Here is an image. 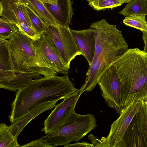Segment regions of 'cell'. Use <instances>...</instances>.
<instances>
[{"label": "cell", "mask_w": 147, "mask_h": 147, "mask_svg": "<svg viewBox=\"0 0 147 147\" xmlns=\"http://www.w3.org/2000/svg\"><path fill=\"white\" fill-rule=\"evenodd\" d=\"M79 48L90 65L93 59L95 48V40L93 29L81 30L70 29Z\"/></svg>", "instance_id": "cell-12"}, {"label": "cell", "mask_w": 147, "mask_h": 147, "mask_svg": "<svg viewBox=\"0 0 147 147\" xmlns=\"http://www.w3.org/2000/svg\"><path fill=\"white\" fill-rule=\"evenodd\" d=\"M16 26L22 32L33 40H37L40 37L41 35L38 33L33 28L24 23H21Z\"/></svg>", "instance_id": "cell-26"}, {"label": "cell", "mask_w": 147, "mask_h": 147, "mask_svg": "<svg viewBox=\"0 0 147 147\" xmlns=\"http://www.w3.org/2000/svg\"><path fill=\"white\" fill-rule=\"evenodd\" d=\"M71 0H57L56 3H42L59 25L69 27L74 14Z\"/></svg>", "instance_id": "cell-13"}, {"label": "cell", "mask_w": 147, "mask_h": 147, "mask_svg": "<svg viewBox=\"0 0 147 147\" xmlns=\"http://www.w3.org/2000/svg\"><path fill=\"white\" fill-rule=\"evenodd\" d=\"M26 6L32 27L39 34H42L46 31L47 25L38 16Z\"/></svg>", "instance_id": "cell-25"}, {"label": "cell", "mask_w": 147, "mask_h": 147, "mask_svg": "<svg viewBox=\"0 0 147 147\" xmlns=\"http://www.w3.org/2000/svg\"><path fill=\"white\" fill-rule=\"evenodd\" d=\"M30 82V78L27 72L0 69V88L16 91Z\"/></svg>", "instance_id": "cell-14"}, {"label": "cell", "mask_w": 147, "mask_h": 147, "mask_svg": "<svg viewBox=\"0 0 147 147\" xmlns=\"http://www.w3.org/2000/svg\"><path fill=\"white\" fill-rule=\"evenodd\" d=\"M87 1L88 2L89 1H91L92 0H84ZM132 0H124L125 1V3H127Z\"/></svg>", "instance_id": "cell-33"}, {"label": "cell", "mask_w": 147, "mask_h": 147, "mask_svg": "<svg viewBox=\"0 0 147 147\" xmlns=\"http://www.w3.org/2000/svg\"><path fill=\"white\" fill-rule=\"evenodd\" d=\"M33 43L42 57L58 74H68V69L55 47L43 34Z\"/></svg>", "instance_id": "cell-11"}, {"label": "cell", "mask_w": 147, "mask_h": 147, "mask_svg": "<svg viewBox=\"0 0 147 147\" xmlns=\"http://www.w3.org/2000/svg\"><path fill=\"white\" fill-rule=\"evenodd\" d=\"M7 44L12 70L30 71L43 77L58 74L42 57L34 45L33 40L17 27L16 31L7 39Z\"/></svg>", "instance_id": "cell-4"}, {"label": "cell", "mask_w": 147, "mask_h": 147, "mask_svg": "<svg viewBox=\"0 0 147 147\" xmlns=\"http://www.w3.org/2000/svg\"><path fill=\"white\" fill-rule=\"evenodd\" d=\"M118 12L125 17L134 15H147V0H132Z\"/></svg>", "instance_id": "cell-17"}, {"label": "cell", "mask_w": 147, "mask_h": 147, "mask_svg": "<svg viewBox=\"0 0 147 147\" xmlns=\"http://www.w3.org/2000/svg\"><path fill=\"white\" fill-rule=\"evenodd\" d=\"M89 139L92 142V144L94 147H105V145L102 140L97 139L93 134H90L88 136Z\"/></svg>", "instance_id": "cell-28"}, {"label": "cell", "mask_w": 147, "mask_h": 147, "mask_svg": "<svg viewBox=\"0 0 147 147\" xmlns=\"http://www.w3.org/2000/svg\"><path fill=\"white\" fill-rule=\"evenodd\" d=\"M3 11L1 16L16 25L15 13L20 3V0H0Z\"/></svg>", "instance_id": "cell-19"}, {"label": "cell", "mask_w": 147, "mask_h": 147, "mask_svg": "<svg viewBox=\"0 0 147 147\" xmlns=\"http://www.w3.org/2000/svg\"><path fill=\"white\" fill-rule=\"evenodd\" d=\"M78 89L68 76L56 75L34 79L16 91L9 116L11 123L42 104L64 99Z\"/></svg>", "instance_id": "cell-1"}, {"label": "cell", "mask_w": 147, "mask_h": 147, "mask_svg": "<svg viewBox=\"0 0 147 147\" xmlns=\"http://www.w3.org/2000/svg\"><path fill=\"white\" fill-rule=\"evenodd\" d=\"M97 84L107 104L120 115L122 111L121 86L113 63L101 75Z\"/></svg>", "instance_id": "cell-8"}, {"label": "cell", "mask_w": 147, "mask_h": 147, "mask_svg": "<svg viewBox=\"0 0 147 147\" xmlns=\"http://www.w3.org/2000/svg\"><path fill=\"white\" fill-rule=\"evenodd\" d=\"M1 17H0V36L7 40L16 31L17 27L14 24Z\"/></svg>", "instance_id": "cell-24"}, {"label": "cell", "mask_w": 147, "mask_h": 147, "mask_svg": "<svg viewBox=\"0 0 147 147\" xmlns=\"http://www.w3.org/2000/svg\"><path fill=\"white\" fill-rule=\"evenodd\" d=\"M19 147H52L50 145L42 141L39 138L33 140L26 144L20 146Z\"/></svg>", "instance_id": "cell-27"}, {"label": "cell", "mask_w": 147, "mask_h": 147, "mask_svg": "<svg viewBox=\"0 0 147 147\" xmlns=\"http://www.w3.org/2000/svg\"><path fill=\"white\" fill-rule=\"evenodd\" d=\"M42 3L54 4L57 3V0H37Z\"/></svg>", "instance_id": "cell-31"}, {"label": "cell", "mask_w": 147, "mask_h": 147, "mask_svg": "<svg viewBox=\"0 0 147 147\" xmlns=\"http://www.w3.org/2000/svg\"><path fill=\"white\" fill-rule=\"evenodd\" d=\"M123 22L125 25L138 30L143 32H147V22L146 16L134 15L125 17Z\"/></svg>", "instance_id": "cell-20"}, {"label": "cell", "mask_w": 147, "mask_h": 147, "mask_svg": "<svg viewBox=\"0 0 147 147\" xmlns=\"http://www.w3.org/2000/svg\"><path fill=\"white\" fill-rule=\"evenodd\" d=\"M68 26L47 25L42 34L49 40L59 54L69 70L70 63L77 56L83 53Z\"/></svg>", "instance_id": "cell-6"}, {"label": "cell", "mask_w": 147, "mask_h": 147, "mask_svg": "<svg viewBox=\"0 0 147 147\" xmlns=\"http://www.w3.org/2000/svg\"><path fill=\"white\" fill-rule=\"evenodd\" d=\"M20 3H24L35 13L47 25L59 26L42 3L37 0H20Z\"/></svg>", "instance_id": "cell-16"}, {"label": "cell", "mask_w": 147, "mask_h": 147, "mask_svg": "<svg viewBox=\"0 0 147 147\" xmlns=\"http://www.w3.org/2000/svg\"><path fill=\"white\" fill-rule=\"evenodd\" d=\"M3 11L2 6L0 3V17L1 16Z\"/></svg>", "instance_id": "cell-32"}, {"label": "cell", "mask_w": 147, "mask_h": 147, "mask_svg": "<svg viewBox=\"0 0 147 147\" xmlns=\"http://www.w3.org/2000/svg\"><path fill=\"white\" fill-rule=\"evenodd\" d=\"M142 37L144 44L143 51L147 52V32H143Z\"/></svg>", "instance_id": "cell-30"}, {"label": "cell", "mask_w": 147, "mask_h": 147, "mask_svg": "<svg viewBox=\"0 0 147 147\" xmlns=\"http://www.w3.org/2000/svg\"><path fill=\"white\" fill-rule=\"evenodd\" d=\"M57 101L49 102L40 105L11 123L9 127L13 134L18 136L26 125L44 112L52 109Z\"/></svg>", "instance_id": "cell-15"}, {"label": "cell", "mask_w": 147, "mask_h": 147, "mask_svg": "<svg viewBox=\"0 0 147 147\" xmlns=\"http://www.w3.org/2000/svg\"><path fill=\"white\" fill-rule=\"evenodd\" d=\"M18 138L12 133L5 123L0 124V147H18Z\"/></svg>", "instance_id": "cell-18"}, {"label": "cell", "mask_w": 147, "mask_h": 147, "mask_svg": "<svg viewBox=\"0 0 147 147\" xmlns=\"http://www.w3.org/2000/svg\"><path fill=\"white\" fill-rule=\"evenodd\" d=\"M113 63L121 86L122 111L135 101H147V52L128 49Z\"/></svg>", "instance_id": "cell-3"}, {"label": "cell", "mask_w": 147, "mask_h": 147, "mask_svg": "<svg viewBox=\"0 0 147 147\" xmlns=\"http://www.w3.org/2000/svg\"><path fill=\"white\" fill-rule=\"evenodd\" d=\"M93 147L92 144L85 142H83L81 143L77 141V142L72 144H69L67 145L65 147Z\"/></svg>", "instance_id": "cell-29"}, {"label": "cell", "mask_w": 147, "mask_h": 147, "mask_svg": "<svg viewBox=\"0 0 147 147\" xmlns=\"http://www.w3.org/2000/svg\"><path fill=\"white\" fill-rule=\"evenodd\" d=\"M142 101L137 100L132 103L122 111L119 118L113 123L108 136L101 139L106 147H116L132 118L138 111Z\"/></svg>", "instance_id": "cell-10"}, {"label": "cell", "mask_w": 147, "mask_h": 147, "mask_svg": "<svg viewBox=\"0 0 147 147\" xmlns=\"http://www.w3.org/2000/svg\"><path fill=\"white\" fill-rule=\"evenodd\" d=\"M116 147H147V101H143Z\"/></svg>", "instance_id": "cell-7"}, {"label": "cell", "mask_w": 147, "mask_h": 147, "mask_svg": "<svg viewBox=\"0 0 147 147\" xmlns=\"http://www.w3.org/2000/svg\"><path fill=\"white\" fill-rule=\"evenodd\" d=\"M90 28L94 30L95 48L85 82L80 88L82 93L92 91L106 69L128 49L122 31L116 25L110 24L103 18L92 23Z\"/></svg>", "instance_id": "cell-2"}, {"label": "cell", "mask_w": 147, "mask_h": 147, "mask_svg": "<svg viewBox=\"0 0 147 147\" xmlns=\"http://www.w3.org/2000/svg\"><path fill=\"white\" fill-rule=\"evenodd\" d=\"M15 16L16 22V26L23 23L33 28L26 6L24 3H21L18 6L15 13Z\"/></svg>", "instance_id": "cell-23"}, {"label": "cell", "mask_w": 147, "mask_h": 147, "mask_svg": "<svg viewBox=\"0 0 147 147\" xmlns=\"http://www.w3.org/2000/svg\"><path fill=\"white\" fill-rule=\"evenodd\" d=\"M94 115H82L74 110L65 122L53 131L39 139L52 147L65 146L72 141L77 142L97 126Z\"/></svg>", "instance_id": "cell-5"}, {"label": "cell", "mask_w": 147, "mask_h": 147, "mask_svg": "<svg viewBox=\"0 0 147 147\" xmlns=\"http://www.w3.org/2000/svg\"><path fill=\"white\" fill-rule=\"evenodd\" d=\"M89 5L94 9L100 11L113 8L125 3L124 0H92L88 2Z\"/></svg>", "instance_id": "cell-22"}, {"label": "cell", "mask_w": 147, "mask_h": 147, "mask_svg": "<svg viewBox=\"0 0 147 147\" xmlns=\"http://www.w3.org/2000/svg\"><path fill=\"white\" fill-rule=\"evenodd\" d=\"M7 40L0 36V69L13 70L9 61Z\"/></svg>", "instance_id": "cell-21"}, {"label": "cell", "mask_w": 147, "mask_h": 147, "mask_svg": "<svg viewBox=\"0 0 147 147\" xmlns=\"http://www.w3.org/2000/svg\"><path fill=\"white\" fill-rule=\"evenodd\" d=\"M82 94L81 89H78L55 106L54 109L45 120L44 127L41 130L47 134L53 131L63 124L75 110L76 105Z\"/></svg>", "instance_id": "cell-9"}]
</instances>
